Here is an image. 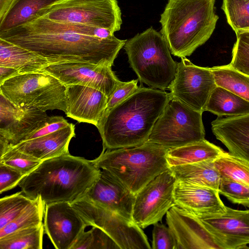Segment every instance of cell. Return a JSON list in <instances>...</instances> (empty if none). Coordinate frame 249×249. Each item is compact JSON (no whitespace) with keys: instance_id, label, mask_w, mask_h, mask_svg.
I'll return each mask as SVG.
<instances>
[{"instance_id":"1","label":"cell","mask_w":249,"mask_h":249,"mask_svg":"<svg viewBox=\"0 0 249 249\" xmlns=\"http://www.w3.org/2000/svg\"><path fill=\"white\" fill-rule=\"evenodd\" d=\"M0 38L32 51L51 64L84 62L112 66L127 40L85 36L62 22L35 16L26 23L0 33Z\"/></svg>"},{"instance_id":"2","label":"cell","mask_w":249,"mask_h":249,"mask_svg":"<svg viewBox=\"0 0 249 249\" xmlns=\"http://www.w3.org/2000/svg\"><path fill=\"white\" fill-rule=\"evenodd\" d=\"M169 100L163 90L140 86L130 96L105 111L97 128L103 150L129 148L148 141Z\"/></svg>"},{"instance_id":"3","label":"cell","mask_w":249,"mask_h":249,"mask_svg":"<svg viewBox=\"0 0 249 249\" xmlns=\"http://www.w3.org/2000/svg\"><path fill=\"white\" fill-rule=\"evenodd\" d=\"M100 172L92 160L69 153L43 160L18 186L26 196H40L46 205L71 203L85 196Z\"/></svg>"},{"instance_id":"4","label":"cell","mask_w":249,"mask_h":249,"mask_svg":"<svg viewBox=\"0 0 249 249\" xmlns=\"http://www.w3.org/2000/svg\"><path fill=\"white\" fill-rule=\"evenodd\" d=\"M214 3L215 0H168L160 22L173 55L189 56L210 38L218 19Z\"/></svg>"},{"instance_id":"5","label":"cell","mask_w":249,"mask_h":249,"mask_svg":"<svg viewBox=\"0 0 249 249\" xmlns=\"http://www.w3.org/2000/svg\"><path fill=\"white\" fill-rule=\"evenodd\" d=\"M168 149L147 141L134 147L103 150L92 160L97 167L109 171L136 195L169 169L166 158Z\"/></svg>"},{"instance_id":"6","label":"cell","mask_w":249,"mask_h":249,"mask_svg":"<svg viewBox=\"0 0 249 249\" xmlns=\"http://www.w3.org/2000/svg\"><path fill=\"white\" fill-rule=\"evenodd\" d=\"M124 49L141 82L156 89H168L177 71L168 45L160 32L150 27L126 40Z\"/></svg>"},{"instance_id":"7","label":"cell","mask_w":249,"mask_h":249,"mask_svg":"<svg viewBox=\"0 0 249 249\" xmlns=\"http://www.w3.org/2000/svg\"><path fill=\"white\" fill-rule=\"evenodd\" d=\"M66 86L42 71L20 74L0 84V93L16 107L46 111L67 112Z\"/></svg>"},{"instance_id":"8","label":"cell","mask_w":249,"mask_h":249,"mask_svg":"<svg viewBox=\"0 0 249 249\" xmlns=\"http://www.w3.org/2000/svg\"><path fill=\"white\" fill-rule=\"evenodd\" d=\"M202 113L169 97L148 141L171 149L204 140Z\"/></svg>"},{"instance_id":"9","label":"cell","mask_w":249,"mask_h":249,"mask_svg":"<svg viewBox=\"0 0 249 249\" xmlns=\"http://www.w3.org/2000/svg\"><path fill=\"white\" fill-rule=\"evenodd\" d=\"M60 22L86 24L113 33L122 23L117 0H58L35 15Z\"/></svg>"},{"instance_id":"10","label":"cell","mask_w":249,"mask_h":249,"mask_svg":"<svg viewBox=\"0 0 249 249\" xmlns=\"http://www.w3.org/2000/svg\"><path fill=\"white\" fill-rule=\"evenodd\" d=\"M87 226L108 234L120 249H151L144 232L133 220L107 209L85 197L71 203Z\"/></svg>"},{"instance_id":"11","label":"cell","mask_w":249,"mask_h":249,"mask_svg":"<svg viewBox=\"0 0 249 249\" xmlns=\"http://www.w3.org/2000/svg\"><path fill=\"white\" fill-rule=\"evenodd\" d=\"M217 86L210 68L195 65L186 57L177 64L175 76L168 87L169 97L203 113Z\"/></svg>"},{"instance_id":"12","label":"cell","mask_w":249,"mask_h":249,"mask_svg":"<svg viewBox=\"0 0 249 249\" xmlns=\"http://www.w3.org/2000/svg\"><path fill=\"white\" fill-rule=\"evenodd\" d=\"M176 180L169 168L135 195L132 218L139 227L144 229L160 221L175 205L174 190Z\"/></svg>"},{"instance_id":"13","label":"cell","mask_w":249,"mask_h":249,"mask_svg":"<svg viewBox=\"0 0 249 249\" xmlns=\"http://www.w3.org/2000/svg\"><path fill=\"white\" fill-rule=\"evenodd\" d=\"M111 66L84 62L50 64L41 71L59 80L66 86L79 85L97 89L108 98L120 83Z\"/></svg>"},{"instance_id":"14","label":"cell","mask_w":249,"mask_h":249,"mask_svg":"<svg viewBox=\"0 0 249 249\" xmlns=\"http://www.w3.org/2000/svg\"><path fill=\"white\" fill-rule=\"evenodd\" d=\"M197 216L218 249L249 248L247 246L249 244V210H235L227 207L224 213Z\"/></svg>"},{"instance_id":"15","label":"cell","mask_w":249,"mask_h":249,"mask_svg":"<svg viewBox=\"0 0 249 249\" xmlns=\"http://www.w3.org/2000/svg\"><path fill=\"white\" fill-rule=\"evenodd\" d=\"M43 224L46 233L57 249H71L88 226L68 202L46 204Z\"/></svg>"},{"instance_id":"16","label":"cell","mask_w":249,"mask_h":249,"mask_svg":"<svg viewBox=\"0 0 249 249\" xmlns=\"http://www.w3.org/2000/svg\"><path fill=\"white\" fill-rule=\"evenodd\" d=\"M48 116L46 111L18 107L0 93V144L10 147L23 141Z\"/></svg>"},{"instance_id":"17","label":"cell","mask_w":249,"mask_h":249,"mask_svg":"<svg viewBox=\"0 0 249 249\" xmlns=\"http://www.w3.org/2000/svg\"><path fill=\"white\" fill-rule=\"evenodd\" d=\"M166 220L176 242V249H218L211 234L195 214L174 205Z\"/></svg>"},{"instance_id":"18","label":"cell","mask_w":249,"mask_h":249,"mask_svg":"<svg viewBox=\"0 0 249 249\" xmlns=\"http://www.w3.org/2000/svg\"><path fill=\"white\" fill-rule=\"evenodd\" d=\"M84 197L126 218L133 220L135 195L107 170H101L99 177Z\"/></svg>"},{"instance_id":"19","label":"cell","mask_w":249,"mask_h":249,"mask_svg":"<svg viewBox=\"0 0 249 249\" xmlns=\"http://www.w3.org/2000/svg\"><path fill=\"white\" fill-rule=\"evenodd\" d=\"M66 95L67 117L97 125L107 107V95L95 88L79 85L66 86Z\"/></svg>"},{"instance_id":"20","label":"cell","mask_w":249,"mask_h":249,"mask_svg":"<svg viewBox=\"0 0 249 249\" xmlns=\"http://www.w3.org/2000/svg\"><path fill=\"white\" fill-rule=\"evenodd\" d=\"M175 205L197 216L224 213L226 206L218 190L177 180L174 190Z\"/></svg>"},{"instance_id":"21","label":"cell","mask_w":249,"mask_h":249,"mask_svg":"<svg viewBox=\"0 0 249 249\" xmlns=\"http://www.w3.org/2000/svg\"><path fill=\"white\" fill-rule=\"evenodd\" d=\"M211 126L213 135L229 153L249 162V113L218 117L212 122Z\"/></svg>"},{"instance_id":"22","label":"cell","mask_w":249,"mask_h":249,"mask_svg":"<svg viewBox=\"0 0 249 249\" xmlns=\"http://www.w3.org/2000/svg\"><path fill=\"white\" fill-rule=\"evenodd\" d=\"M75 136V126L70 123L54 132L23 141L13 146L43 161L69 154L70 141Z\"/></svg>"},{"instance_id":"23","label":"cell","mask_w":249,"mask_h":249,"mask_svg":"<svg viewBox=\"0 0 249 249\" xmlns=\"http://www.w3.org/2000/svg\"><path fill=\"white\" fill-rule=\"evenodd\" d=\"M50 64L45 58L0 38V66L14 68L20 74L40 71Z\"/></svg>"},{"instance_id":"24","label":"cell","mask_w":249,"mask_h":249,"mask_svg":"<svg viewBox=\"0 0 249 249\" xmlns=\"http://www.w3.org/2000/svg\"><path fill=\"white\" fill-rule=\"evenodd\" d=\"M214 160L171 166L169 169L177 180L218 191L221 177Z\"/></svg>"},{"instance_id":"25","label":"cell","mask_w":249,"mask_h":249,"mask_svg":"<svg viewBox=\"0 0 249 249\" xmlns=\"http://www.w3.org/2000/svg\"><path fill=\"white\" fill-rule=\"evenodd\" d=\"M224 151L204 139L182 146L169 149L166 160L169 167L215 160Z\"/></svg>"},{"instance_id":"26","label":"cell","mask_w":249,"mask_h":249,"mask_svg":"<svg viewBox=\"0 0 249 249\" xmlns=\"http://www.w3.org/2000/svg\"><path fill=\"white\" fill-rule=\"evenodd\" d=\"M206 111L218 117H230L249 113V102L219 86L212 91Z\"/></svg>"},{"instance_id":"27","label":"cell","mask_w":249,"mask_h":249,"mask_svg":"<svg viewBox=\"0 0 249 249\" xmlns=\"http://www.w3.org/2000/svg\"><path fill=\"white\" fill-rule=\"evenodd\" d=\"M58 0H15L3 18L0 20V33L22 25L40 10Z\"/></svg>"},{"instance_id":"28","label":"cell","mask_w":249,"mask_h":249,"mask_svg":"<svg viewBox=\"0 0 249 249\" xmlns=\"http://www.w3.org/2000/svg\"><path fill=\"white\" fill-rule=\"evenodd\" d=\"M217 86L226 89L249 102V74L227 65L210 68Z\"/></svg>"},{"instance_id":"29","label":"cell","mask_w":249,"mask_h":249,"mask_svg":"<svg viewBox=\"0 0 249 249\" xmlns=\"http://www.w3.org/2000/svg\"><path fill=\"white\" fill-rule=\"evenodd\" d=\"M44 224L21 229L0 238V249H42Z\"/></svg>"},{"instance_id":"30","label":"cell","mask_w":249,"mask_h":249,"mask_svg":"<svg viewBox=\"0 0 249 249\" xmlns=\"http://www.w3.org/2000/svg\"><path fill=\"white\" fill-rule=\"evenodd\" d=\"M221 178H225L249 186V162L224 151L214 160Z\"/></svg>"},{"instance_id":"31","label":"cell","mask_w":249,"mask_h":249,"mask_svg":"<svg viewBox=\"0 0 249 249\" xmlns=\"http://www.w3.org/2000/svg\"><path fill=\"white\" fill-rule=\"evenodd\" d=\"M45 208L46 204L37 196L16 218L0 229V238L18 230L42 224Z\"/></svg>"},{"instance_id":"32","label":"cell","mask_w":249,"mask_h":249,"mask_svg":"<svg viewBox=\"0 0 249 249\" xmlns=\"http://www.w3.org/2000/svg\"><path fill=\"white\" fill-rule=\"evenodd\" d=\"M221 8L236 35L249 31V0H223Z\"/></svg>"},{"instance_id":"33","label":"cell","mask_w":249,"mask_h":249,"mask_svg":"<svg viewBox=\"0 0 249 249\" xmlns=\"http://www.w3.org/2000/svg\"><path fill=\"white\" fill-rule=\"evenodd\" d=\"M71 249H120L117 243L105 231L93 226L78 236Z\"/></svg>"},{"instance_id":"34","label":"cell","mask_w":249,"mask_h":249,"mask_svg":"<svg viewBox=\"0 0 249 249\" xmlns=\"http://www.w3.org/2000/svg\"><path fill=\"white\" fill-rule=\"evenodd\" d=\"M33 201L21 192L0 199V229L16 218Z\"/></svg>"},{"instance_id":"35","label":"cell","mask_w":249,"mask_h":249,"mask_svg":"<svg viewBox=\"0 0 249 249\" xmlns=\"http://www.w3.org/2000/svg\"><path fill=\"white\" fill-rule=\"evenodd\" d=\"M42 161L10 146L0 156V163L13 167L25 175L32 172Z\"/></svg>"},{"instance_id":"36","label":"cell","mask_w":249,"mask_h":249,"mask_svg":"<svg viewBox=\"0 0 249 249\" xmlns=\"http://www.w3.org/2000/svg\"><path fill=\"white\" fill-rule=\"evenodd\" d=\"M230 65L239 71L249 74V31L236 34Z\"/></svg>"},{"instance_id":"37","label":"cell","mask_w":249,"mask_h":249,"mask_svg":"<svg viewBox=\"0 0 249 249\" xmlns=\"http://www.w3.org/2000/svg\"><path fill=\"white\" fill-rule=\"evenodd\" d=\"M218 191L232 203L249 207V186L221 178Z\"/></svg>"},{"instance_id":"38","label":"cell","mask_w":249,"mask_h":249,"mask_svg":"<svg viewBox=\"0 0 249 249\" xmlns=\"http://www.w3.org/2000/svg\"><path fill=\"white\" fill-rule=\"evenodd\" d=\"M70 124L62 116H48L40 122L37 127L27 136L24 141L54 132L68 126Z\"/></svg>"},{"instance_id":"39","label":"cell","mask_w":249,"mask_h":249,"mask_svg":"<svg viewBox=\"0 0 249 249\" xmlns=\"http://www.w3.org/2000/svg\"><path fill=\"white\" fill-rule=\"evenodd\" d=\"M151 248L176 249V240L168 227L158 223L154 225Z\"/></svg>"},{"instance_id":"40","label":"cell","mask_w":249,"mask_h":249,"mask_svg":"<svg viewBox=\"0 0 249 249\" xmlns=\"http://www.w3.org/2000/svg\"><path fill=\"white\" fill-rule=\"evenodd\" d=\"M26 176L18 170L0 163V194L18 185Z\"/></svg>"},{"instance_id":"41","label":"cell","mask_w":249,"mask_h":249,"mask_svg":"<svg viewBox=\"0 0 249 249\" xmlns=\"http://www.w3.org/2000/svg\"><path fill=\"white\" fill-rule=\"evenodd\" d=\"M138 80L121 81L108 98L105 111L112 108L135 92L139 88L137 85Z\"/></svg>"},{"instance_id":"42","label":"cell","mask_w":249,"mask_h":249,"mask_svg":"<svg viewBox=\"0 0 249 249\" xmlns=\"http://www.w3.org/2000/svg\"><path fill=\"white\" fill-rule=\"evenodd\" d=\"M19 74L16 69L8 67L0 66V84L11 77Z\"/></svg>"},{"instance_id":"43","label":"cell","mask_w":249,"mask_h":249,"mask_svg":"<svg viewBox=\"0 0 249 249\" xmlns=\"http://www.w3.org/2000/svg\"><path fill=\"white\" fill-rule=\"evenodd\" d=\"M14 1L15 0H0V20L3 18Z\"/></svg>"}]
</instances>
